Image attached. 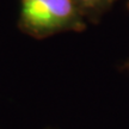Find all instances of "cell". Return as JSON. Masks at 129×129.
Segmentation results:
<instances>
[{
	"label": "cell",
	"instance_id": "6da1fadb",
	"mask_svg": "<svg viewBox=\"0 0 129 129\" xmlns=\"http://www.w3.org/2000/svg\"><path fill=\"white\" fill-rule=\"evenodd\" d=\"M86 26V19L74 0H20L18 29L32 38L81 32Z\"/></svg>",
	"mask_w": 129,
	"mask_h": 129
},
{
	"label": "cell",
	"instance_id": "7a4b0ae2",
	"mask_svg": "<svg viewBox=\"0 0 129 129\" xmlns=\"http://www.w3.org/2000/svg\"><path fill=\"white\" fill-rule=\"evenodd\" d=\"M116 0H74L86 20L96 23Z\"/></svg>",
	"mask_w": 129,
	"mask_h": 129
},
{
	"label": "cell",
	"instance_id": "3957f363",
	"mask_svg": "<svg viewBox=\"0 0 129 129\" xmlns=\"http://www.w3.org/2000/svg\"><path fill=\"white\" fill-rule=\"evenodd\" d=\"M47 129H53V128H47Z\"/></svg>",
	"mask_w": 129,
	"mask_h": 129
},
{
	"label": "cell",
	"instance_id": "277c9868",
	"mask_svg": "<svg viewBox=\"0 0 129 129\" xmlns=\"http://www.w3.org/2000/svg\"><path fill=\"white\" fill-rule=\"evenodd\" d=\"M128 7H129V3H128Z\"/></svg>",
	"mask_w": 129,
	"mask_h": 129
}]
</instances>
